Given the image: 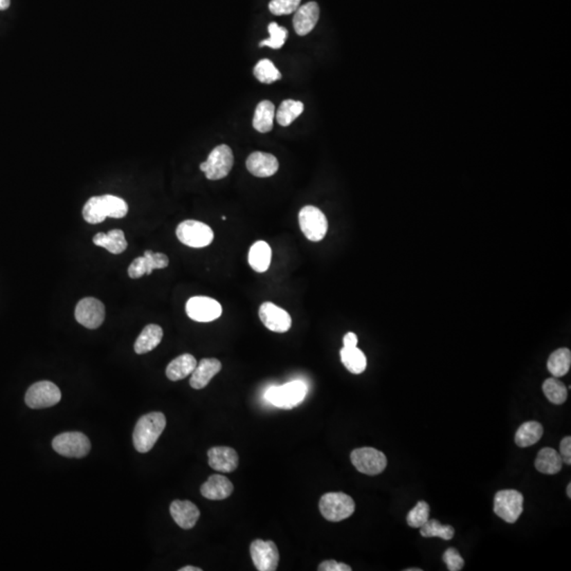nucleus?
I'll return each instance as SVG.
<instances>
[{
	"instance_id": "nucleus-1",
	"label": "nucleus",
	"mask_w": 571,
	"mask_h": 571,
	"mask_svg": "<svg viewBox=\"0 0 571 571\" xmlns=\"http://www.w3.org/2000/svg\"><path fill=\"white\" fill-rule=\"evenodd\" d=\"M125 200L114 195L94 196L83 208V217L91 224L103 222L107 217L123 218L127 215Z\"/></svg>"
},
{
	"instance_id": "nucleus-2",
	"label": "nucleus",
	"mask_w": 571,
	"mask_h": 571,
	"mask_svg": "<svg viewBox=\"0 0 571 571\" xmlns=\"http://www.w3.org/2000/svg\"><path fill=\"white\" fill-rule=\"evenodd\" d=\"M165 426L166 418L162 413H149L142 416L132 435L136 450L140 453L149 452L159 439Z\"/></svg>"
},
{
	"instance_id": "nucleus-3",
	"label": "nucleus",
	"mask_w": 571,
	"mask_h": 571,
	"mask_svg": "<svg viewBox=\"0 0 571 571\" xmlns=\"http://www.w3.org/2000/svg\"><path fill=\"white\" fill-rule=\"evenodd\" d=\"M320 513L329 522H341L354 514L356 504L350 495L343 492H330L320 500Z\"/></svg>"
},
{
	"instance_id": "nucleus-4",
	"label": "nucleus",
	"mask_w": 571,
	"mask_h": 571,
	"mask_svg": "<svg viewBox=\"0 0 571 571\" xmlns=\"http://www.w3.org/2000/svg\"><path fill=\"white\" fill-rule=\"evenodd\" d=\"M178 239L190 248H204L214 240V232L211 226L197 220H184L176 230Z\"/></svg>"
},
{
	"instance_id": "nucleus-5",
	"label": "nucleus",
	"mask_w": 571,
	"mask_h": 571,
	"mask_svg": "<svg viewBox=\"0 0 571 571\" xmlns=\"http://www.w3.org/2000/svg\"><path fill=\"white\" fill-rule=\"evenodd\" d=\"M233 165V152L228 145L222 144L212 150L208 160L200 164V170L208 180H220L230 174Z\"/></svg>"
},
{
	"instance_id": "nucleus-6",
	"label": "nucleus",
	"mask_w": 571,
	"mask_h": 571,
	"mask_svg": "<svg viewBox=\"0 0 571 571\" xmlns=\"http://www.w3.org/2000/svg\"><path fill=\"white\" fill-rule=\"evenodd\" d=\"M306 394L307 388L302 381H292L284 386L269 388L266 399L278 408L291 410L304 400Z\"/></svg>"
},
{
	"instance_id": "nucleus-7",
	"label": "nucleus",
	"mask_w": 571,
	"mask_h": 571,
	"mask_svg": "<svg viewBox=\"0 0 571 571\" xmlns=\"http://www.w3.org/2000/svg\"><path fill=\"white\" fill-rule=\"evenodd\" d=\"M298 222L302 234L310 242H320L327 234V218L316 206H304L298 213Z\"/></svg>"
},
{
	"instance_id": "nucleus-8",
	"label": "nucleus",
	"mask_w": 571,
	"mask_h": 571,
	"mask_svg": "<svg viewBox=\"0 0 571 571\" xmlns=\"http://www.w3.org/2000/svg\"><path fill=\"white\" fill-rule=\"evenodd\" d=\"M524 510V496L516 490H502L494 498V512L505 522L514 524Z\"/></svg>"
},
{
	"instance_id": "nucleus-9",
	"label": "nucleus",
	"mask_w": 571,
	"mask_h": 571,
	"mask_svg": "<svg viewBox=\"0 0 571 571\" xmlns=\"http://www.w3.org/2000/svg\"><path fill=\"white\" fill-rule=\"evenodd\" d=\"M52 448L62 456L82 458L90 452L91 444L83 433L67 432L54 438Z\"/></svg>"
},
{
	"instance_id": "nucleus-10",
	"label": "nucleus",
	"mask_w": 571,
	"mask_h": 571,
	"mask_svg": "<svg viewBox=\"0 0 571 571\" xmlns=\"http://www.w3.org/2000/svg\"><path fill=\"white\" fill-rule=\"evenodd\" d=\"M352 464L363 474H381L388 466V458L384 453L374 448H360L352 451L350 455Z\"/></svg>"
},
{
	"instance_id": "nucleus-11",
	"label": "nucleus",
	"mask_w": 571,
	"mask_h": 571,
	"mask_svg": "<svg viewBox=\"0 0 571 571\" xmlns=\"http://www.w3.org/2000/svg\"><path fill=\"white\" fill-rule=\"evenodd\" d=\"M62 392L60 388L50 381H41L30 386L26 394V404L30 408H47L55 406L61 401Z\"/></svg>"
},
{
	"instance_id": "nucleus-12",
	"label": "nucleus",
	"mask_w": 571,
	"mask_h": 571,
	"mask_svg": "<svg viewBox=\"0 0 571 571\" xmlns=\"http://www.w3.org/2000/svg\"><path fill=\"white\" fill-rule=\"evenodd\" d=\"M186 314L196 322L208 323L217 320L222 314L221 305L208 296H194L186 302Z\"/></svg>"
},
{
	"instance_id": "nucleus-13",
	"label": "nucleus",
	"mask_w": 571,
	"mask_h": 571,
	"mask_svg": "<svg viewBox=\"0 0 571 571\" xmlns=\"http://www.w3.org/2000/svg\"><path fill=\"white\" fill-rule=\"evenodd\" d=\"M74 316L84 327L97 329L105 320V307L97 298H85L76 305Z\"/></svg>"
},
{
	"instance_id": "nucleus-14",
	"label": "nucleus",
	"mask_w": 571,
	"mask_h": 571,
	"mask_svg": "<svg viewBox=\"0 0 571 571\" xmlns=\"http://www.w3.org/2000/svg\"><path fill=\"white\" fill-rule=\"evenodd\" d=\"M250 554L257 570L275 571L278 569L280 554L272 541H253L250 546Z\"/></svg>"
},
{
	"instance_id": "nucleus-15",
	"label": "nucleus",
	"mask_w": 571,
	"mask_h": 571,
	"mask_svg": "<svg viewBox=\"0 0 571 571\" xmlns=\"http://www.w3.org/2000/svg\"><path fill=\"white\" fill-rule=\"evenodd\" d=\"M260 318L266 328L278 334L289 332L292 325L290 314L271 302H266L260 306Z\"/></svg>"
},
{
	"instance_id": "nucleus-16",
	"label": "nucleus",
	"mask_w": 571,
	"mask_h": 571,
	"mask_svg": "<svg viewBox=\"0 0 571 571\" xmlns=\"http://www.w3.org/2000/svg\"><path fill=\"white\" fill-rule=\"evenodd\" d=\"M170 264L167 256L163 253L145 251L142 257L136 258L128 268V275L132 278H140L145 274H152V270L164 269Z\"/></svg>"
},
{
	"instance_id": "nucleus-17",
	"label": "nucleus",
	"mask_w": 571,
	"mask_h": 571,
	"mask_svg": "<svg viewBox=\"0 0 571 571\" xmlns=\"http://www.w3.org/2000/svg\"><path fill=\"white\" fill-rule=\"evenodd\" d=\"M208 464L217 472H233L239 462L237 452L228 446H214L208 450Z\"/></svg>"
},
{
	"instance_id": "nucleus-18",
	"label": "nucleus",
	"mask_w": 571,
	"mask_h": 571,
	"mask_svg": "<svg viewBox=\"0 0 571 571\" xmlns=\"http://www.w3.org/2000/svg\"><path fill=\"white\" fill-rule=\"evenodd\" d=\"M246 168L252 175L258 178L271 177L280 167L278 160L271 154L254 152L246 159Z\"/></svg>"
},
{
	"instance_id": "nucleus-19",
	"label": "nucleus",
	"mask_w": 571,
	"mask_h": 571,
	"mask_svg": "<svg viewBox=\"0 0 571 571\" xmlns=\"http://www.w3.org/2000/svg\"><path fill=\"white\" fill-rule=\"evenodd\" d=\"M293 28L300 36L307 35L316 27L320 18V8L314 1L300 6L294 12Z\"/></svg>"
},
{
	"instance_id": "nucleus-20",
	"label": "nucleus",
	"mask_w": 571,
	"mask_h": 571,
	"mask_svg": "<svg viewBox=\"0 0 571 571\" xmlns=\"http://www.w3.org/2000/svg\"><path fill=\"white\" fill-rule=\"evenodd\" d=\"M170 516L180 528L192 529L199 520L200 511L198 507L188 500H174L170 505Z\"/></svg>"
},
{
	"instance_id": "nucleus-21",
	"label": "nucleus",
	"mask_w": 571,
	"mask_h": 571,
	"mask_svg": "<svg viewBox=\"0 0 571 571\" xmlns=\"http://www.w3.org/2000/svg\"><path fill=\"white\" fill-rule=\"evenodd\" d=\"M221 362L217 359H202L192 372L190 386L195 390H202L221 370Z\"/></svg>"
},
{
	"instance_id": "nucleus-22",
	"label": "nucleus",
	"mask_w": 571,
	"mask_h": 571,
	"mask_svg": "<svg viewBox=\"0 0 571 571\" xmlns=\"http://www.w3.org/2000/svg\"><path fill=\"white\" fill-rule=\"evenodd\" d=\"M231 480L222 475H212L201 486L202 496L211 500H222L228 498L233 492Z\"/></svg>"
},
{
	"instance_id": "nucleus-23",
	"label": "nucleus",
	"mask_w": 571,
	"mask_h": 571,
	"mask_svg": "<svg viewBox=\"0 0 571 571\" xmlns=\"http://www.w3.org/2000/svg\"><path fill=\"white\" fill-rule=\"evenodd\" d=\"M93 242L96 246H102L112 254H121L127 249L125 234L122 230H111L105 233L94 235Z\"/></svg>"
},
{
	"instance_id": "nucleus-24",
	"label": "nucleus",
	"mask_w": 571,
	"mask_h": 571,
	"mask_svg": "<svg viewBox=\"0 0 571 571\" xmlns=\"http://www.w3.org/2000/svg\"><path fill=\"white\" fill-rule=\"evenodd\" d=\"M163 338V330L160 326L150 324L142 330L135 343V352L138 354H147L155 350Z\"/></svg>"
},
{
	"instance_id": "nucleus-25",
	"label": "nucleus",
	"mask_w": 571,
	"mask_h": 571,
	"mask_svg": "<svg viewBox=\"0 0 571 571\" xmlns=\"http://www.w3.org/2000/svg\"><path fill=\"white\" fill-rule=\"evenodd\" d=\"M197 366V361L192 354H184L172 361L166 368V377L170 381H179L192 374Z\"/></svg>"
},
{
	"instance_id": "nucleus-26",
	"label": "nucleus",
	"mask_w": 571,
	"mask_h": 571,
	"mask_svg": "<svg viewBox=\"0 0 571 571\" xmlns=\"http://www.w3.org/2000/svg\"><path fill=\"white\" fill-rule=\"evenodd\" d=\"M271 248L266 242H256L249 252V264L254 271L264 273L271 264Z\"/></svg>"
},
{
	"instance_id": "nucleus-27",
	"label": "nucleus",
	"mask_w": 571,
	"mask_h": 571,
	"mask_svg": "<svg viewBox=\"0 0 571 571\" xmlns=\"http://www.w3.org/2000/svg\"><path fill=\"white\" fill-rule=\"evenodd\" d=\"M536 468L543 474L554 475L560 472L563 466L561 455L552 448H544L538 452L536 460Z\"/></svg>"
},
{
	"instance_id": "nucleus-28",
	"label": "nucleus",
	"mask_w": 571,
	"mask_h": 571,
	"mask_svg": "<svg viewBox=\"0 0 571 571\" xmlns=\"http://www.w3.org/2000/svg\"><path fill=\"white\" fill-rule=\"evenodd\" d=\"M275 118V106L272 102L264 100L258 104L253 118V127L257 132L266 134L273 128V120Z\"/></svg>"
},
{
	"instance_id": "nucleus-29",
	"label": "nucleus",
	"mask_w": 571,
	"mask_h": 571,
	"mask_svg": "<svg viewBox=\"0 0 571 571\" xmlns=\"http://www.w3.org/2000/svg\"><path fill=\"white\" fill-rule=\"evenodd\" d=\"M544 434L542 424L536 422H528L523 424L516 430V444L520 448H528L538 442Z\"/></svg>"
},
{
	"instance_id": "nucleus-30",
	"label": "nucleus",
	"mask_w": 571,
	"mask_h": 571,
	"mask_svg": "<svg viewBox=\"0 0 571 571\" xmlns=\"http://www.w3.org/2000/svg\"><path fill=\"white\" fill-rule=\"evenodd\" d=\"M340 356L343 365L352 374H360L366 370L368 360L364 352L358 347H343Z\"/></svg>"
},
{
	"instance_id": "nucleus-31",
	"label": "nucleus",
	"mask_w": 571,
	"mask_h": 571,
	"mask_svg": "<svg viewBox=\"0 0 571 571\" xmlns=\"http://www.w3.org/2000/svg\"><path fill=\"white\" fill-rule=\"evenodd\" d=\"M570 365L571 352L568 348H560V350L552 352L549 356L548 363H547L549 372L556 378L565 376L570 370Z\"/></svg>"
},
{
	"instance_id": "nucleus-32",
	"label": "nucleus",
	"mask_w": 571,
	"mask_h": 571,
	"mask_svg": "<svg viewBox=\"0 0 571 571\" xmlns=\"http://www.w3.org/2000/svg\"><path fill=\"white\" fill-rule=\"evenodd\" d=\"M304 111V104L294 100H284L278 112H275L276 121L280 125L287 127L294 120L298 119Z\"/></svg>"
},
{
	"instance_id": "nucleus-33",
	"label": "nucleus",
	"mask_w": 571,
	"mask_h": 571,
	"mask_svg": "<svg viewBox=\"0 0 571 571\" xmlns=\"http://www.w3.org/2000/svg\"><path fill=\"white\" fill-rule=\"evenodd\" d=\"M543 392H544L545 396L549 401L551 404H556V406L564 404L567 400V397H568L566 386L556 377L547 379L545 381L544 384H543Z\"/></svg>"
},
{
	"instance_id": "nucleus-34",
	"label": "nucleus",
	"mask_w": 571,
	"mask_h": 571,
	"mask_svg": "<svg viewBox=\"0 0 571 571\" xmlns=\"http://www.w3.org/2000/svg\"><path fill=\"white\" fill-rule=\"evenodd\" d=\"M420 534L424 538H440L450 541L454 538L455 530L450 525H442L438 520H430L420 527Z\"/></svg>"
},
{
	"instance_id": "nucleus-35",
	"label": "nucleus",
	"mask_w": 571,
	"mask_h": 571,
	"mask_svg": "<svg viewBox=\"0 0 571 571\" xmlns=\"http://www.w3.org/2000/svg\"><path fill=\"white\" fill-rule=\"evenodd\" d=\"M254 75L256 79L264 84H272L282 78L280 70L274 66L270 60H262L256 64L254 68Z\"/></svg>"
},
{
	"instance_id": "nucleus-36",
	"label": "nucleus",
	"mask_w": 571,
	"mask_h": 571,
	"mask_svg": "<svg viewBox=\"0 0 571 571\" xmlns=\"http://www.w3.org/2000/svg\"><path fill=\"white\" fill-rule=\"evenodd\" d=\"M428 518H430V506H428V502L420 500L408 513L406 522H408V526L413 527V528H420L422 525L428 522Z\"/></svg>"
},
{
	"instance_id": "nucleus-37",
	"label": "nucleus",
	"mask_w": 571,
	"mask_h": 571,
	"mask_svg": "<svg viewBox=\"0 0 571 571\" xmlns=\"http://www.w3.org/2000/svg\"><path fill=\"white\" fill-rule=\"evenodd\" d=\"M270 38L264 39L260 44V47H270L272 49H280L287 41L288 30L280 27L276 23H271L268 27Z\"/></svg>"
},
{
	"instance_id": "nucleus-38",
	"label": "nucleus",
	"mask_w": 571,
	"mask_h": 571,
	"mask_svg": "<svg viewBox=\"0 0 571 571\" xmlns=\"http://www.w3.org/2000/svg\"><path fill=\"white\" fill-rule=\"evenodd\" d=\"M300 6V0H271L269 10L274 15H289Z\"/></svg>"
},
{
	"instance_id": "nucleus-39",
	"label": "nucleus",
	"mask_w": 571,
	"mask_h": 571,
	"mask_svg": "<svg viewBox=\"0 0 571 571\" xmlns=\"http://www.w3.org/2000/svg\"><path fill=\"white\" fill-rule=\"evenodd\" d=\"M442 560L446 563V567L450 571H460L464 568V559L455 548L446 549V552L442 556Z\"/></svg>"
},
{
	"instance_id": "nucleus-40",
	"label": "nucleus",
	"mask_w": 571,
	"mask_h": 571,
	"mask_svg": "<svg viewBox=\"0 0 571 571\" xmlns=\"http://www.w3.org/2000/svg\"><path fill=\"white\" fill-rule=\"evenodd\" d=\"M318 571H352V567L334 560L324 561L318 565Z\"/></svg>"
},
{
	"instance_id": "nucleus-41",
	"label": "nucleus",
	"mask_w": 571,
	"mask_h": 571,
	"mask_svg": "<svg viewBox=\"0 0 571 571\" xmlns=\"http://www.w3.org/2000/svg\"><path fill=\"white\" fill-rule=\"evenodd\" d=\"M561 458L563 462L570 466L571 464V437L567 436L563 438L560 444Z\"/></svg>"
},
{
	"instance_id": "nucleus-42",
	"label": "nucleus",
	"mask_w": 571,
	"mask_h": 571,
	"mask_svg": "<svg viewBox=\"0 0 571 571\" xmlns=\"http://www.w3.org/2000/svg\"><path fill=\"white\" fill-rule=\"evenodd\" d=\"M343 343H344V347H356V345H358V336L354 332H348L344 336Z\"/></svg>"
},
{
	"instance_id": "nucleus-43",
	"label": "nucleus",
	"mask_w": 571,
	"mask_h": 571,
	"mask_svg": "<svg viewBox=\"0 0 571 571\" xmlns=\"http://www.w3.org/2000/svg\"><path fill=\"white\" fill-rule=\"evenodd\" d=\"M11 5V0H0V11H5Z\"/></svg>"
},
{
	"instance_id": "nucleus-44",
	"label": "nucleus",
	"mask_w": 571,
	"mask_h": 571,
	"mask_svg": "<svg viewBox=\"0 0 571 571\" xmlns=\"http://www.w3.org/2000/svg\"><path fill=\"white\" fill-rule=\"evenodd\" d=\"M179 571H202V569L199 568V567L185 566L180 568Z\"/></svg>"
},
{
	"instance_id": "nucleus-45",
	"label": "nucleus",
	"mask_w": 571,
	"mask_h": 571,
	"mask_svg": "<svg viewBox=\"0 0 571 571\" xmlns=\"http://www.w3.org/2000/svg\"><path fill=\"white\" fill-rule=\"evenodd\" d=\"M566 493H567V496H568V498H571V484H568V486H567Z\"/></svg>"
},
{
	"instance_id": "nucleus-46",
	"label": "nucleus",
	"mask_w": 571,
	"mask_h": 571,
	"mask_svg": "<svg viewBox=\"0 0 571 571\" xmlns=\"http://www.w3.org/2000/svg\"><path fill=\"white\" fill-rule=\"evenodd\" d=\"M406 571H422V569H420V568H408V569H406Z\"/></svg>"
}]
</instances>
